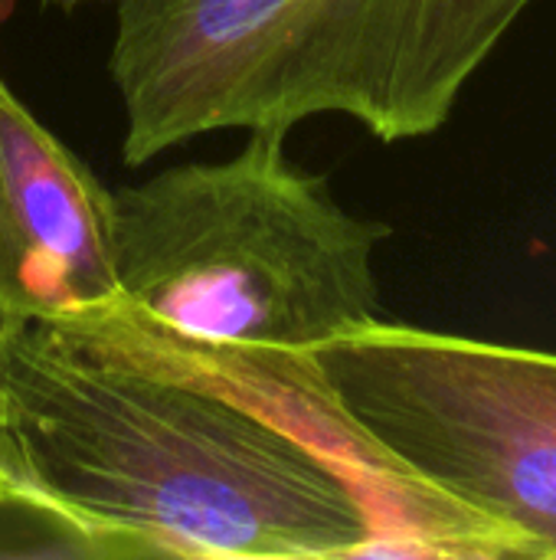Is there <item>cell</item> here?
<instances>
[{"label": "cell", "mask_w": 556, "mask_h": 560, "mask_svg": "<svg viewBox=\"0 0 556 560\" xmlns=\"http://www.w3.org/2000/svg\"><path fill=\"white\" fill-rule=\"evenodd\" d=\"M0 459L144 558H374L360 495L239 400L0 325Z\"/></svg>", "instance_id": "6da1fadb"}, {"label": "cell", "mask_w": 556, "mask_h": 560, "mask_svg": "<svg viewBox=\"0 0 556 560\" xmlns=\"http://www.w3.org/2000/svg\"><path fill=\"white\" fill-rule=\"evenodd\" d=\"M534 0H115L128 167L223 128L344 115L436 135Z\"/></svg>", "instance_id": "7a4b0ae2"}, {"label": "cell", "mask_w": 556, "mask_h": 560, "mask_svg": "<svg viewBox=\"0 0 556 560\" xmlns=\"http://www.w3.org/2000/svg\"><path fill=\"white\" fill-rule=\"evenodd\" d=\"M380 220L344 210L295 167L285 131H249L223 161H187L111 190L125 302L167 328L239 348L315 351L380 318Z\"/></svg>", "instance_id": "3957f363"}, {"label": "cell", "mask_w": 556, "mask_h": 560, "mask_svg": "<svg viewBox=\"0 0 556 560\" xmlns=\"http://www.w3.org/2000/svg\"><path fill=\"white\" fill-rule=\"evenodd\" d=\"M338 404L400 466L556 560V354L367 322L308 351Z\"/></svg>", "instance_id": "277c9868"}, {"label": "cell", "mask_w": 556, "mask_h": 560, "mask_svg": "<svg viewBox=\"0 0 556 560\" xmlns=\"http://www.w3.org/2000/svg\"><path fill=\"white\" fill-rule=\"evenodd\" d=\"M46 328L95 358L220 390L301 440L360 495L377 528L374 558H518L508 535L377 446L338 404L308 351L187 338L125 299Z\"/></svg>", "instance_id": "5b68a950"}, {"label": "cell", "mask_w": 556, "mask_h": 560, "mask_svg": "<svg viewBox=\"0 0 556 560\" xmlns=\"http://www.w3.org/2000/svg\"><path fill=\"white\" fill-rule=\"evenodd\" d=\"M121 299L111 194L0 75V325H66Z\"/></svg>", "instance_id": "8992f818"}, {"label": "cell", "mask_w": 556, "mask_h": 560, "mask_svg": "<svg viewBox=\"0 0 556 560\" xmlns=\"http://www.w3.org/2000/svg\"><path fill=\"white\" fill-rule=\"evenodd\" d=\"M0 558L49 560H144L141 548L105 532L36 489L0 482Z\"/></svg>", "instance_id": "52a82bcc"}, {"label": "cell", "mask_w": 556, "mask_h": 560, "mask_svg": "<svg viewBox=\"0 0 556 560\" xmlns=\"http://www.w3.org/2000/svg\"><path fill=\"white\" fill-rule=\"evenodd\" d=\"M49 7H59V10H75V7H88V3H115V0H43Z\"/></svg>", "instance_id": "ba28073f"}, {"label": "cell", "mask_w": 556, "mask_h": 560, "mask_svg": "<svg viewBox=\"0 0 556 560\" xmlns=\"http://www.w3.org/2000/svg\"><path fill=\"white\" fill-rule=\"evenodd\" d=\"M7 479H13V476L7 472V466H3V459H0V482H7Z\"/></svg>", "instance_id": "9c48e42d"}]
</instances>
